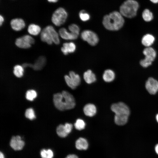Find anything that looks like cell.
I'll return each mask as SVG.
<instances>
[{
	"label": "cell",
	"instance_id": "6da1fadb",
	"mask_svg": "<svg viewBox=\"0 0 158 158\" xmlns=\"http://www.w3.org/2000/svg\"><path fill=\"white\" fill-rule=\"evenodd\" d=\"M53 102L55 107L60 111L72 109L75 105V101L73 96L66 91L54 94L53 96Z\"/></svg>",
	"mask_w": 158,
	"mask_h": 158
},
{
	"label": "cell",
	"instance_id": "7a4b0ae2",
	"mask_svg": "<svg viewBox=\"0 0 158 158\" xmlns=\"http://www.w3.org/2000/svg\"><path fill=\"white\" fill-rule=\"evenodd\" d=\"M123 16L120 12L114 11L105 15L102 20V24L107 30L117 31L123 26L124 20Z\"/></svg>",
	"mask_w": 158,
	"mask_h": 158
},
{
	"label": "cell",
	"instance_id": "3957f363",
	"mask_svg": "<svg viewBox=\"0 0 158 158\" xmlns=\"http://www.w3.org/2000/svg\"><path fill=\"white\" fill-rule=\"evenodd\" d=\"M111 109L115 114L114 122L119 126L126 124L128 120L130 113L129 109L124 103L120 102L113 104Z\"/></svg>",
	"mask_w": 158,
	"mask_h": 158
},
{
	"label": "cell",
	"instance_id": "277c9868",
	"mask_svg": "<svg viewBox=\"0 0 158 158\" xmlns=\"http://www.w3.org/2000/svg\"><path fill=\"white\" fill-rule=\"evenodd\" d=\"M139 7L138 3L135 0H126L120 7V12L123 16L129 18L135 17Z\"/></svg>",
	"mask_w": 158,
	"mask_h": 158
},
{
	"label": "cell",
	"instance_id": "5b68a950",
	"mask_svg": "<svg viewBox=\"0 0 158 158\" xmlns=\"http://www.w3.org/2000/svg\"><path fill=\"white\" fill-rule=\"evenodd\" d=\"M68 17V13L66 10L62 7H59L56 9L53 13L51 20L56 26H59L66 22Z\"/></svg>",
	"mask_w": 158,
	"mask_h": 158
},
{
	"label": "cell",
	"instance_id": "8992f818",
	"mask_svg": "<svg viewBox=\"0 0 158 158\" xmlns=\"http://www.w3.org/2000/svg\"><path fill=\"white\" fill-rule=\"evenodd\" d=\"M81 37L84 41L87 42L90 45H96L99 40L97 35L94 32L90 30H85L81 33Z\"/></svg>",
	"mask_w": 158,
	"mask_h": 158
},
{
	"label": "cell",
	"instance_id": "52a82bcc",
	"mask_svg": "<svg viewBox=\"0 0 158 158\" xmlns=\"http://www.w3.org/2000/svg\"><path fill=\"white\" fill-rule=\"evenodd\" d=\"M64 79L67 85L72 89H74L81 82L80 76L73 71H71L69 75H65Z\"/></svg>",
	"mask_w": 158,
	"mask_h": 158
},
{
	"label": "cell",
	"instance_id": "ba28073f",
	"mask_svg": "<svg viewBox=\"0 0 158 158\" xmlns=\"http://www.w3.org/2000/svg\"><path fill=\"white\" fill-rule=\"evenodd\" d=\"M34 39L30 36L25 35L17 38L15 42L16 45L18 47L23 49H28L34 43Z\"/></svg>",
	"mask_w": 158,
	"mask_h": 158
},
{
	"label": "cell",
	"instance_id": "9c48e42d",
	"mask_svg": "<svg viewBox=\"0 0 158 158\" xmlns=\"http://www.w3.org/2000/svg\"><path fill=\"white\" fill-rule=\"evenodd\" d=\"M10 146L15 151L22 150L25 145V142L19 135L13 136L10 142Z\"/></svg>",
	"mask_w": 158,
	"mask_h": 158
},
{
	"label": "cell",
	"instance_id": "30bf717a",
	"mask_svg": "<svg viewBox=\"0 0 158 158\" xmlns=\"http://www.w3.org/2000/svg\"><path fill=\"white\" fill-rule=\"evenodd\" d=\"M145 86L150 94H155L158 91V81L153 78L150 77L146 81Z\"/></svg>",
	"mask_w": 158,
	"mask_h": 158
},
{
	"label": "cell",
	"instance_id": "8fae6325",
	"mask_svg": "<svg viewBox=\"0 0 158 158\" xmlns=\"http://www.w3.org/2000/svg\"><path fill=\"white\" fill-rule=\"evenodd\" d=\"M12 28L16 31H19L23 29L25 26L24 21L21 18H15L12 19L10 22Z\"/></svg>",
	"mask_w": 158,
	"mask_h": 158
},
{
	"label": "cell",
	"instance_id": "7c38bea8",
	"mask_svg": "<svg viewBox=\"0 0 158 158\" xmlns=\"http://www.w3.org/2000/svg\"><path fill=\"white\" fill-rule=\"evenodd\" d=\"M59 34L62 39L67 40H75L78 36L68 31L65 28H63L59 30Z\"/></svg>",
	"mask_w": 158,
	"mask_h": 158
},
{
	"label": "cell",
	"instance_id": "4fadbf2b",
	"mask_svg": "<svg viewBox=\"0 0 158 158\" xmlns=\"http://www.w3.org/2000/svg\"><path fill=\"white\" fill-rule=\"evenodd\" d=\"M76 49V46L75 44L71 42L63 43L61 49L63 54L66 55L69 53L74 52L75 51Z\"/></svg>",
	"mask_w": 158,
	"mask_h": 158
},
{
	"label": "cell",
	"instance_id": "5bb4252c",
	"mask_svg": "<svg viewBox=\"0 0 158 158\" xmlns=\"http://www.w3.org/2000/svg\"><path fill=\"white\" fill-rule=\"evenodd\" d=\"M83 111L85 115L89 117H92L95 115L97 109L94 104L89 103L85 106Z\"/></svg>",
	"mask_w": 158,
	"mask_h": 158
},
{
	"label": "cell",
	"instance_id": "9a60e30c",
	"mask_svg": "<svg viewBox=\"0 0 158 158\" xmlns=\"http://www.w3.org/2000/svg\"><path fill=\"white\" fill-rule=\"evenodd\" d=\"M143 53L145 56V58L153 61L156 56V52L152 47H146L143 50Z\"/></svg>",
	"mask_w": 158,
	"mask_h": 158
},
{
	"label": "cell",
	"instance_id": "2e32d148",
	"mask_svg": "<svg viewBox=\"0 0 158 158\" xmlns=\"http://www.w3.org/2000/svg\"><path fill=\"white\" fill-rule=\"evenodd\" d=\"M46 62V59L45 56H40L32 64V68L36 71L41 70L44 66Z\"/></svg>",
	"mask_w": 158,
	"mask_h": 158
},
{
	"label": "cell",
	"instance_id": "e0dca14e",
	"mask_svg": "<svg viewBox=\"0 0 158 158\" xmlns=\"http://www.w3.org/2000/svg\"><path fill=\"white\" fill-rule=\"evenodd\" d=\"M46 28L50 34L53 42L56 44H59L60 43L59 34L54 28L50 25L47 26Z\"/></svg>",
	"mask_w": 158,
	"mask_h": 158
},
{
	"label": "cell",
	"instance_id": "ac0fdd59",
	"mask_svg": "<svg viewBox=\"0 0 158 158\" xmlns=\"http://www.w3.org/2000/svg\"><path fill=\"white\" fill-rule=\"evenodd\" d=\"M76 148L79 150H85L88 147V143L87 140L83 138H80L75 142Z\"/></svg>",
	"mask_w": 158,
	"mask_h": 158
},
{
	"label": "cell",
	"instance_id": "d6986e66",
	"mask_svg": "<svg viewBox=\"0 0 158 158\" xmlns=\"http://www.w3.org/2000/svg\"><path fill=\"white\" fill-rule=\"evenodd\" d=\"M83 77L85 82L88 84L92 83L96 80L95 74L90 70H88L84 73Z\"/></svg>",
	"mask_w": 158,
	"mask_h": 158
},
{
	"label": "cell",
	"instance_id": "ffe728a7",
	"mask_svg": "<svg viewBox=\"0 0 158 158\" xmlns=\"http://www.w3.org/2000/svg\"><path fill=\"white\" fill-rule=\"evenodd\" d=\"M40 38L42 41L49 44H51L53 42L50 34L46 27L41 32Z\"/></svg>",
	"mask_w": 158,
	"mask_h": 158
},
{
	"label": "cell",
	"instance_id": "44dd1931",
	"mask_svg": "<svg viewBox=\"0 0 158 158\" xmlns=\"http://www.w3.org/2000/svg\"><path fill=\"white\" fill-rule=\"evenodd\" d=\"M155 38L152 35L147 34L145 35L142 37L141 42L145 46L147 47H150L154 43Z\"/></svg>",
	"mask_w": 158,
	"mask_h": 158
},
{
	"label": "cell",
	"instance_id": "7402d4cb",
	"mask_svg": "<svg viewBox=\"0 0 158 158\" xmlns=\"http://www.w3.org/2000/svg\"><path fill=\"white\" fill-rule=\"evenodd\" d=\"M115 73L112 70L110 69L105 70L103 75V80L107 82L112 81L115 78Z\"/></svg>",
	"mask_w": 158,
	"mask_h": 158
},
{
	"label": "cell",
	"instance_id": "603a6c76",
	"mask_svg": "<svg viewBox=\"0 0 158 158\" xmlns=\"http://www.w3.org/2000/svg\"><path fill=\"white\" fill-rule=\"evenodd\" d=\"M28 31L30 35L36 36L39 34L41 31V28L38 25L32 23L28 26Z\"/></svg>",
	"mask_w": 158,
	"mask_h": 158
},
{
	"label": "cell",
	"instance_id": "cb8c5ba5",
	"mask_svg": "<svg viewBox=\"0 0 158 158\" xmlns=\"http://www.w3.org/2000/svg\"><path fill=\"white\" fill-rule=\"evenodd\" d=\"M40 154L41 158H53L54 157V152L50 148L42 149Z\"/></svg>",
	"mask_w": 158,
	"mask_h": 158
},
{
	"label": "cell",
	"instance_id": "d4e9b609",
	"mask_svg": "<svg viewBox=\"0 0 158 158\" xmlns=\"http://www.w3.org/2000/svg\"><path fill=\"white\" fill-rule=\"evenodd\" d=\"M142 16L143 20L146 22H150L153 19L152 13L148 9H145L142 12Z\"/></svg>",
	"mask_w": 158,
	"mask_h": 158
},
{
	"label": "cell",
	"instance_id": "484cf974",
	"mask_svg": "<svg viewBox=\"0 0 158 158\" xmlns=\"http://www.w3.org/2000/svg\"><path fill=\"white\" fill-rule=\"evenodd\" d=\"M56 132L58 135L61 138H65L68 135L64 127V125L60 124L57 127Z\"/></svg>",
	"mask_w": 158,
	"mask_h": 158
},
{
	"label": "cell",
	"instance_id": "4316f807",
	"mask_svg": "<svg viewBox=\"0 0 158 158\" xmlns=\"http://www.w3.org/2000/svg\"><path fill=\"white\" fill-rule=\"evenodd\" d=\"M13 73L16 77H21L23 75V66L18 65L15 66L13 68Z\"/></svg>",
	"mask_w": 158,
	"mask_h": 158
},
{
	"label": "cell",
	"instance_id": "83f0119b",
	"mask_svg": "<svg viewBox=\"0 0 158 158\" xmlns=\"http://www.w3.org/2000/svg\"><path fill=\"white\" fill-rule=\"evenodd\" d=\"M74 126L76 129L80 130L85 128V123L83 120L79 118L76 120Z\"/></svg>",
	"mask_w": 158,
	"mask_h": 158
},
{
	"label": "cell",
	"instance_id": "f1b7e54d",
	"mask_svg": "<svg viewBox=\"0 0 158 158\" xmlns=\"http://www.w3.org/2000/svg\"><path fill=\"white\" fill-rule=\"evenodd\" d=\"M37 96V93L35 91L33 90H28L26 93V98L28 100L32 101Z\"/></svg>",
	"mask_w": 158,
	"mask_h": 158
},
{
	"label": "cell",
	"instance_id": "f546056e",
	"mask_svg": "<svg viewBox=\"0 0 158 158\" xmlns=\"http://www.w3.org/2000/svg\"><path fill=\"white\" fill-rule=\"evenodd\" d=\"M68 28L70 32L74 34L79 35L80 29L79 26L76 24H71L68 26Z\"/></svg>",
	"mask_w": 158,
	"mask_h": 158
},
{
	"label": "cell",
	"instance_id": "4dcf8cb0",
	"mask_svg": "<svg viewBox=\"0 0 158 158\" xmlns=\"http://www.w3.org/2000/svg\"><path fill=\"white\" fill-rule=\"evenodd\" d=\"M79 15L80 18L83 21H87L90 19V18L89 14L84 10L81 11L79 12Z\"/></svg>",
	"mask_w": 158,
	"mask_h": 158
},
{
	"label": "cell",
	"instance_id": "1f68e13d",
	"mask_svg": "<svg viewBox=\"0 0 158 158\" xmlns=\"http://www.w3.org/2000/svg\"><path fill=\"white\" fill-rule=\"evenodd\" d=\"M25 116L26 117L30 120H33L35 118L34 111L32 108H29L26 110Z\"/></svg>",
	"mask_w": 158,
	"mask_h": 158
},
{
	"label": "cell",
	"instance_id": "d6a6232c",
	"mask_svg": "<svg viewBox=\"0 0 158 158\" xmlns=\"http://www.w3.org/2000/svg\"><path fill=\"white\" fill-rule=\"evenodd\" d=\"M152 62V61L145 58L140 61V64L142 67L146 68L151 65Z\"/></svg>",
	"mask_w": 158,
	"mask_h": 158
},
{
	"label": "cell",
	"instance_id": "836d02e7",
	"mask_svg": "<svg viewBox=\"0 0 158 158\" xmlns=\"http://www.w3.org/2000/svg\"><path fill=\"white\" fill-rule=\"evenodd\" d=\"M64 127L67 133L68 134L71 131L73 126L70 123H66L64 125Z\"/></svg>",
	"mask_w": 158,
	"mask_h": 158
},
{
	"label": "cell",
	"instance_id": "e575fe53",
	"mask_svg": "<svg viewBox=\"0 0 158 158\" xmlns=\"http://www.w3.org/2000/svg\"><path fill=\"white\" fill-rule=\"evenodd\" d=\"M65 158H78V157L75 154H71L68 155Z\"/></svg>",
	"mask_w": 158,
	"mask_h": 158
},
{
	"label": "cell",
	"instance_id": "d590c367",
	"mask_svg": "<svg viewBox=\"0 0 158 158\" xmlns=\"http://www.w3.org/2000/svg\"><path fill=\"white\" fill-rule=\"evenodd\" d=\"M32 64L30 63H25L23 64L22 66L23 68H26L28 67L32 68Z\"/></svg>",
	"mask_w": 158,
	"mask_h": 158
},
{
	"label": "cell",
	"instance_id": "8d00e7d4",
	"mask_svg": "<svg viewBox=\"0 0 158 158\" xmlns=\"http://www.w3.org/2000/svg\"><path fill=\"white\" fill-rule=\"evenodd\" d=\"M4 18L3 16L1 15H0V25L1 26L4 23Z\"/></svg>",
	"mask_w": 158,
	"mask_h": 158
},
{
	"label": "cell",
	"instance_id": "74e56055",
	"mask_svg": "<svg viewBox=\"0 0 158 158\" xmlns=\"http://www.w3.org/2000/svg\"><path fill=\"white\" fill-rule=\"evenodd\" d=\"M0 158H5L4 153L1 151L0 152Z\"/></svg>",
	"mask_w": 158,
	"mask_h": 158
},
{
	"label": "cell",
	"instance_id": "f35d334b",
	"mask_svg": "<svg viewBox=\"0 0 158 158\" xmlns=\"http://www.w3.org/2000/svg\"><path fill=\"white\" fill-rule=\"evenodd\" d=\"M155 150L156 153L158 155V144H157L155 147Z\"/></svg>",
	"mask_w": 158,
	"mask_h": 158
},
{
	"label": "cell",
	"instance_id": "ab89813d",
	"mask_svg": "<svg viewBox=\"0 0 158 158\" xmlns=\"http://www.w3.org/2000/svg\"><path fill=\"white\" fill-rule=\"evenodd\" d=\"M59 0H47L49 2L51 3H56Z\"/></svg>",
	"mask_w": 158,
	"mask_h": 158
},
{
	"label": "cell",
	"instance_id": "60d3db41",
	"mask_svg": "<svg viewBox=\"0 0 158 158\" xmlns=\"http://www.w3.org/2000/svg\"><path fill=\"white\" fill-rule=\"evenodd\" d=\"M152 2L154 3L157 4L158 3V0H150Z\"/></svg>",
	"mask_w": 158,
	"mask_h": 158
},
{
	"label": "cell",
	"instance_id": "b9f144b4",
	"mask_svg": "<svg viewBox=\"0 0 158 158\" xmlns=\"http://www.w3.org/2000/svg\"><path fill=\"white\" fill-rule=\"evenodd\" d=\"M156 120L158 123V114H157L156 116Z\"/></svg>",
	"mask_w": 158,
	"mask_h": 158
}]
</instances>
